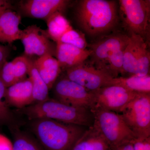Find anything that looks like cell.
I'll list each match as a JSON object with an SVG mask.
<instances>
[{
    "label": "cell",
    "mask_w": 150,
    "mask_h": 150,
    "mask_svg": "<svg viewBox=\"0 0 150 150\" xmlns=\"http://www.w3.org/2000/svg\"><path fill=\"white\" fill-rule=\"evenodd\" d=\"M30 59L28 76L32 83L34 103L41 102L49 98L50 90L36 69L34 60Z\"/></svg>",
    "instance_id": "cell-22"
},
{
    "label": "cell",
    "mask_w": 150,
    "mask_h": 150,
    "mask_svg": "<svg viewBox=\"0 0 150 150\" xmlns=\"http://www.w3.org/2000/svg\"><path fill=\"white\" fill-rule=\"evenodd\" d=\"M131 142L134 150H150V137L146 139H135Z\"/></svg>",
    "instance_id": "cell-27"
},
{
    "label": "cell",
    "mask_w": 150,
    "mask_h": 150,
    "mask_svg": "<svg viewBox=\"0 0 150 150\" xmlns=\"http://www.w3.org/2000/svg\"><path fill=\"white\" fill-rule=\"evenodd\" d=\"M34 62L40 76L51 90L62 72L58 60L54 56L46 54L35 59Z\"/></svg>",
    "instance_id": "cell-18"
},
{
    "label": "cell",
    "mask_w": 150,
    "mask_h": 150,
    "mask_svg": "<svg viewBox=\"0 0 150 150\" xmlns=\"http://www.w3.org/2000/svg\"><path fill=\"white\" fill-rule=\"evenodd\" d=\"M47 35L51 40L56 43L60 40L62 35L71 29L69 22L68 21L62 13L57 12L49 17L46 20Z\"/></svg>",
    "instance_id": "cell-21"
},
{
    "label": "cell",
    "mask_w": 150,
    "mask_h": 150,
    "mask_svg": "<svg viewBox=\"0 0 150 150\" xmlns=\"http://www.w3.org/2000/svg\"><path fill=\"white\" fill-rule=\"evenodd\" d=\"M65 71L66 77L91 91L110 85L112 79L103 71L86 64L85 62Z\"/></svg>",
    "instance_id": "cell-9"
},
{
    "label": "cell",
    "mask_w": 150,
    "mask_h": 150,
    "mask_svg": "<svg viewBox=\"0 0 150 150\" xmlns=\"http://www.w3.org/2000/svg\"><path fill=\"white\" fill-rule=\"evenodd\" d=\"M0 150H13V144L9 138L0 133Z\"/></svg>",
    "instance_id": "cell-28"
},
{
    "label": "cell",
    "mask_w": 150,
    "mask_h": 150,
    "mask_svg": "<svg viewBox=\"0 0 150 150\" xmlns=\"http://www.w3.org/2000/svg\"><path fill=\"white\" fill-rule=\"evenodd\" d=\"M21 21L20 15L11 8L6 10L0 16V42L10 44L21 40L22 30L20 29Z\"/></svg>",
    "instance_id": "cell-17"
},
{
    "label": "cell",
    "mask_w": 150,
    "mask_h": 150,
    "mask_svg": "<svg viewBox=\"0 0 150 150\" xmlns=\"http://www.w3.org/2000/svg\"><path fill=\"white\" fill-rule=\"evenodd\" d=\"M91 51L73 45L58 42L56 45V59L62 70L80 64L90 57Z\"/></svg>",
    "instance_id": "cell-16"
},
{
    "label": "cell",
    "mask_w": 150,
    "mask_h": 150,
    "mask_svg": "<svg viewBox=\"0 0 150 150\" xmlns=\"http://www.w3.org/2000/svg\"><path fill=\"white\" fill-rule=\"evenodd\" d=\"M123 23L131 34L140 35L146 42L150 38V1L120 0Z\"/></svg>",
    "instance_id": "cell-5"
},
{
    "label": "cell",
    "mask_w": 150,
    "mask_h": 150,
    "mask_svg": "<svg viewBox=\"0 0 150 150\" xmlns=\"http://www.w3.org/2000/svg\"><path fill=\"white\" fill-rule=\"evenodd\" d=\"M5 6H11L10 2L5 0H0V7Z\"/></svg>",
    "instance_id": "cell-31"
},
{
    "label": "cell",
    "mask_w": 150,
    "mask_h": 150,
    "mask_svg": "<svg viewBox=\"0 0 150 150\" xmlns=\"http://www.w3.org/2000/svg\"><path fill=\"white\" fill-rule=\"evenodd\" d=\"M10 52V47L0 45V68L7 62Z\"/></svg>",
    "instance_id": "cell-29"
},
{
    "label": "cell",
    "mask_w": 150,
    "mask_h": 150,
    "mask_svg": "<svg viewBox=\"0 0 150 150\" xmlns=\"http://www.w3.org/2000/svg\"><path fill=\"white\" fill-rule=\"evenodd\" d=\"M147 45V43L140 35L131 34L124 51L121 76L127 77L137 75V65L145 63L149 56Z\"/></svg>",
    "instance_id": "cell-12"
},
{
    "label": "cell",
    "mask_w": 150,
    "mask_h": 150,
    "mask_svg": "<svg viewBox=\"0 0 150 150\" xmlns=\"http://www.w3.org/2000/svg\"><path fill=\"white\" fill-rule=\"evenodd\" d=\"M93 92L95 102L93 108L104 109L118 113H121L139 93L116 85L106 86Z\"/></svg>",
    "instance_id": "cell-8"
},
{
    "label": "cell",
    "mask_w": 150,
    "mask_h": 150,
    "mask_svg": "<svg viewBox=\"0 0 150 150\" xmlns=\"http://www.w3.org/2000/svg\"><path fill=\"white\" fill-rule=\"evenodd\" d=\"M110 85L120 86L130 91L139 93H150V75L112 78Z\"/></svg>",
    "instance_id": "cell-20"
},
{
    "label": "cell",
    "mask_w": 150,
    "mask_h": 150,
    "mask_svg": "<svg viewBox=\"0 0 150 150\" xmlns=\"http://www.w3.org/2000/svg\"><path fill=\"white\" fill-rule=\"evenodd\" d=\"M30 58L23 55L11 62L7 61L0 68V79L7 88L26 79L29 70Z\"/></svg>",
    "instance_id": "cell-15"
},
{
    "label": "cell",
    "mask_w": 150,
    "mask_h": 150,
    "mask_svg": "<svg viewBox=\"0 0 150 150\" xmlns=\"http://www.w3.org/2000/svg\"><path fill=\"white\" fill-rule=\"evenodd\" d=\"M54 99L64 104L93 109L95 105L93 92L70 80L66 76L57 79L52 89Z\"/></svg>",
    "instance_id": "cell-7"
},
{
    "label": "cell",
    "mask_w": 150,
    "mask_h": 150,
    "mask_svg": "<svg viewBox=\"0 0 150 150\" xmlns=\"http://www.w3.org/2000/svg\"><path fill=\"white\" fill-rule=\"evenodd\" d=\"M91 110L94 120L93 126L101 133L110 148L136 139L120 113L99 108Z\"/></svg>",
    "instance_id": "cell-4"
},
{
    "label": "cell",
    "mask_w": 150,
    "mask_h": 150,
    "mask_svg": "<svg viewBox=\"0 0 150 150\" xmlns=\"http://www.w3.org/2000/svg\"><path fill=\"white\" fill-rule=\"evenodd\" d=\"M5 100L10 107L17 110L34 103L32 83L28 77L6 88Z\"/></svg>",
    "instance_id": "cell-14"
},
{
    "label": "cell",
    "mask_w": 150,
    "mask_h": 150,
    "mask_svg": "<svg viewBox=\"0 0 150 150\" xmlns=\"http://www.w3.org/2000/svg\"><path fill=\"white\" fill-rule=\"evenodd\" d=\"M30 121L31 131L44 150H71L88 128L48 118Z\"/></svg>",
    "instance_id": "cell-1"
},
{
    "label": "cell",
    "mask_w": 150,
    "mask_h": 150,
    "mask_svg": "<svg viewBox=\"0 0 150 150\" xmlns=\"http://www.w3.org/2000/svg\"><path fill=\"white\" fill-rule=\"evenodd\" d=\"M76 16L79 25L91 36L112 30L118 21L117 5L113 1H80L76 9Z\"/></svg>",
    "instance_id": "cell-2"
},
{
    "label": "cell",
    "mask_w": 150,
    "mask_h": 150,
    "mask_svg": "<svg viewBox=\"0 0 150 150\" xmlns=\"http://www.w3.org/2000/svg\"><path fill=\"white\" fill-rule=\"evenodd\" d=\"M110 150H134V149L132 142H129L110 148Z\"/></svg>",
    "instance_id": "cell-30"
},
{
    "label": "cell",
    "mask_w": 150,
    "mask_h": 150,
    "mask_svg": "<svg viewBox=\"0 0 150 150\" xmlns=\"http://www.w3.org/2000/svg\"><path fill=\"white\" fill-rule=\"evenodd\" d=\"M21 40L24 48L25 56L29 58L48 54L56 56V45L49 38L46 30L33 25L22 30Z\"/></svg>",
    "instance_id": "cell-10"
},
{
    "label": "cell",
    "mask_w": 150,
    "mask_h": 150,
    "mask_svg": "<svg viewBox=\"0 0 150 150\" xmlns=\"http://www.w3.org/2000/svg\"><path fill=\"white\" fill-rule=\"evenodd\" d=\"M6 88V87L0 79V127L7 126L11 128L18 125L14 113L5 100Z\"/></svg>",
    "instance_id": "cell-24"
},
{
    "label": "cell",
    "mask_w": 150,
    "mask_h": 150,
    "mask_svg": "<svg viewBox=\"0 0 150 150\" xmlns=\"http://www.w3.org/2000/svg\"><path fill=\"white\" fill-rule=\"evenodd\" d=\"M126 48V47H125ZM125 48L118 50L110 56L103 71L112 78L118 77L123 71V54Z\"/></svg>",
    "instance_id": "cell-25"
},
{
    "label": "cell",
    "mask_w": 150,
    "mask_h": 150,
    "mask_svg": "<svg viewBox=\"0 0 150 150\" xmlns=\"http://www.w3.org/2000/svg\"><path fill=\"white\" fill-rule=\"evenodd\" d=\"M120 114L136 139L150 137V93L138 94Z\"/></svg>",
    "instance_id": "cell-6"
},
{
    "label": "cell",
    "mask_w": 150,
    "mask_h": 150,
    "mask_svg": "<svg viewBox=\"0 0 150 150\" xmlns=\"http://www.w3.org/2000/svg\"><path fill=\"white\" fill-rule=\"evenodd\" d=\"M129 38L130 36L119 33L105 36L92 43L89 46L91 64L103 71L110 56L115 51L125 48Z\"/></svg>",
    "instance_id": "cell-11"
},
{
    "label": "cell",
    "mask_w": 150,
    "mask_h": 150,
    "mask_svg": "<svg viewBox=\"0 0 150 150\" xmlns=\"http://www.w3.org/2000/svg\"><path fill=\"white\" fill-rule=\"evenodd\" d=\"M11 8V6H5L0 7V16L7 9Z\"/></svg>",
    "instance_id": "cell-32"
},
{
    "label": "cell",
    "mask_w": 150,
    "mask_h": 150,
    "mask_svg": "<svg viewBox=\"0 0 150 150\" xmlns=\"http://www.w3.org/2000/svg\"><path fill=\"white\" fill-rule=\"evenodd\" d=\"M18 111L26 116L29 121L37 118H48L87 128L93 126L94 120L91 109L71 106L50 97Z\"/></svg>",
    "instance_id": "cell-3"
},
{
    "label": "cell",
    "mask_w": 150,
    "mask_h": 150,
    "mask_svg": "<svg viewBox=\"0 0 150 150\" xmlns=\"http://www.w3.org/2000/svg\"><path fill=\"white\" fill-rule=\"evenodd\" d=\"M69 2L66 0H27L20 2L19 8L26 16L46 21L55 13L64 11Z\"/></svg>",
    "instance_id": "cell-13"
},
{
    "label": "cell",
    "mask_w": 150,
    "mask_h": 150,
    "mask_svg": "<svg viewBox=\"0 0 150 150\" xmlns=\"http://www.w3.org/2000/svg\"><path fill=\"white\" fill-rule=\"evenodd\" d=\"M71 150H110L101 133L93 126L88 128Z\"/></svg>",
    "instance_id": "cell-19"
},
{
    "label": "cell",
    "mask_w": 150,
    "mask_h": 150,
    "mask_svg": "<svg viewBox=\"0 0 150 150\" xmlns=\"http://www.w3.org/2000/svg\"><path fill=\"white\" fill-rule=\"evenodd\" d=\"M58 42L73 45L81 49H86L87 46L84 34L73 28L65 33Z\"/></svg>",
    "instance_id": "cell-26"
},
{
    "label": "cell",
    "mask_w": 150,
    "mask_h": 150,
    "mask_svg": "<svg viewBox=\"0 0 150 150\" xmlns=\"http://www.w3.org/2000/svg\"><path fill=\"white\" fill-rule=\"evenodd\" d=\"M10 128L13 135V150H44L37 140L20 130L17 126Z\"/></svg>",
    "instance_id": "cell-23"
}]
</instances>
